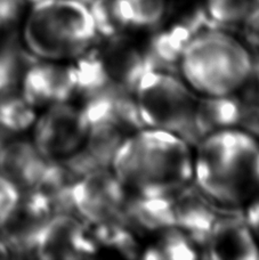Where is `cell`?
I'll list each match as a JSON object with an SVG mask.
<instances>
[{
    "mask_svg": "<svg viewBox=\"0 0 259 260\" xmlns=\"http://www.w3.org/2000/svg\"><path fill=\"white\" fill-rule=\"evenodd\" d=\"M110 168L131 195L169 197L193 180V150L174 133L142 128L120 145Z\"/></svg>",
    "mask_w": 259,
    "mask_h": 260,
    "instance_id": "obj_1",
    "label": "cell"
},
{
    "mask_svg": "<svg viewBox=\"0 0 259 260\" xmlns=\"http://www.w3.org/2000/svg\"><path fill=\"white\" fill-rule=\"evenodd\" d=\"M193 151L198 189L226 210L244 207L259 193V139L242 128L201 138Z\"/></svg>",
    "mask_w": 259,
    "mask_h": 260,
    "instance_id": "obj_2",
    "label": "cell"
},
{
    "mask_svg": "<svg viewBox=\"0 0 259 260\" xmlns=\"http://www.w3.org/2000/svg\"><path fill=\"white\" fill-rule=\"evenodd\" d=\"M21 44L37 59L72 62L95 44L89 6L81 0H36L21 24Z\"/></svg>",
    "mask_w": 259,
    "mask_h": 260,
    "instance_id": "obj_3",
    "label": "cell"
},
{
    "mask_svg": "<svg viewBox=\"0 0 259 260\" xmlns=\"http://www.w3.org/2000/svg\"><path fill=\"white\" fill-rule=\"evenodd\" d=\"M179 74L198 96L237 95L253 73L251 53L226 31L207 26L189 40Z\"/></svg>",
    "mask_w": 259,
    "mask_h": 260,
    "instance_id": "obj_4",
    "label": "cell"
},
{
    "mask_svg": "<svg viewBox=\"0 0 259 260\" xmlns=\"http://www.w3.org/2000/svg\"><path fill=\"white\" fill-rule=\"evenodd\" d=\"M133 95L145 128L174 133L196 144L193 117L199 96L182 78L150 69L142 74Z\"/></svg>",
    "mask_w": 259,
    "mask_h": 260,
    "instance_id": "obj_5",
    "label": "cell"
},
{
    "mask_svg": "<svg viewBox=\"0 0 259 260\" xmlns=\"http://www.w3.org/2000/svg\"><path fill=\"white\" fill-rule=\"evenodd\" d=\"M72 62L78 95L86 100L112 91L133 94L142 74L151 69L144 50L134 47L124 36L105 38V43L97 47L94 44Z\"/></svg>",
    "mask_w": 259,
    "mask_h": 260,
    "instance_id": "obj_6",
    "label": "cell"
},
{
    "mask_svg": "<svg viewBox=\"0 0 259 260\" xmlns=\"http://www.w3.org/2000/svg\"><path fill=\"white\" fill-rule=\"evenodd\" d=\"M88 123L84 150L102 168L110 167L120 145L143 124L133 94L104 92L86 100L82 106Z\"/></svg>",
    "mask_w": 259,
    "mask_h": 260,
    "instance_id": "obj_7",
    "label": "cell"
},
{
    "mask_svg": "<svg viewBox=\"0 0 259 260\" xmlns=\"http://www.w3.org/2000/svg\"><path fill=\"white\" fill-rule=\"evenodd\" d=\"M31 139L49 161H62L85 147L88 123L82 106L71 102L40 111L32 127Z\"/></svg>",
    "mask_w": 259,
    "mask_h": 260,
    "instance_id": "obj_8",
    "label": "cell"
},
{
    "mask_svg": "<svg viewBox=\"0 0 259 260\" xmlns=\"http://www.w3.org/2000/svg\"><path fill=\"white\" fill-rule=\"evenodd\" d=\"M129 193L110 167L91 170L72 188V211L88 225L120 220Z\"/></svg>",
    "mask_w": 259,
    "mask_h": 260,
    "instance_id": "obj_9",
    "label": "cell"
},
{
    "mask_svg": "<svg viewBox=\"0 0 259 260\" xmlns=\"http://www.w3.org/2000/svg\"><path fill=\"white\" fill-rule=\"evenodd\" d=\"M20 91L37 111L71 102L78 95V78L73 62L35 59L23 73Z\"/></svg>",
    "mask_w": 259,
    "mask_h": 260,
    "instance_id": "obj_10",
    "label": "cell"
},
{
    "mask_svg": "<svg viewBox=\"0 0 259 260\" xmlns=\"http://www.w3.org/2000/svg\"><path fill=\"white\" fill-rule=\"evenodd\" d=\"M99 252L89 225L73 213H55L41 231L35 256L45 260L90 258Z\"/></svg>",
    "mask_w": 259,
    "mask_h": 260,
    "instance_id": "obj_11",
    "label": "cell"
},
{
    "mask_svg": "<svg viewBox=\"0 0 259 260\" xmlns=\"http://www.w3.org/2000/svg\"><path fill=\"white\" fill-rule=\"evenodd\" d=\"M54 216L48 200L37 191L20 194L7 221L0 230L14 256L35 253L37 240L48 220Z\"/></svg>",
    "mask_w": 259,
    "mask_h": 260,
    "instance_id": "obj_12",
    "label": "cell"
},
{
    "mask_svg": "<svg viewBox=\"0 0 259 260\" xmlns=\"http://www.w3.org/2000/svg\"><path fill=\"white\" fill-rule=\"evenodd\" d=\"M49 160L41 154L31 138H6L0 147V175L20 193L35 191Z\"/></svg>",
    "mask_w": 259,
    "mask_h": 260,
    "instance_id": "obj_13",
    "label": "cell"
},
{
    "mask_svg": "<svg viewBox=\"0 0 259 260\" xmlns=\"http://www.w3.org/2000/svg\"><path fill=\"white\" fill-rule=\"evenodd\" d=\"M203 247L212 259L259 258V245L244 216L217 215Z\"/></svg>",
    "mask_w": 259,
    "mask_h": 260,
    "instance_id": "obj_14",
    "label": "cell"
},
{
    "mask_svg": "<svg viewBox=\"0 0 259 260\" xmlns=\"http://www.w3.org/2000/svg\"><path fill=\"white\" fill-rule=\"evenodd\" d=\"M200 191L193 192L189 185L174 194V227L203 247L217 217L214 208Z\"/></svg>",
    "mask_w": 259,
    "mask_h": 260,
    "instance_id": "obj_15",
    "label": "cell"
},
{
    "mask_svg": "<svg viewBox=\"0 0 259 260\" xmlns=\"http://www.w3.org/2000/svg\"><path fill=\"white\" fill-rule=\"evenodd\" d=\"M243 110L237 95L199 96L193 117L196 144L212 133L238 128L242 121Z\"/></svg>",
    "mask_w": 259,
    "mask_h": 260,
    "instance_id": "obj_16",
    "label": "cell"
},
{
    "mask_svg": "<svg viewBox=\"0 0 259 260\" xmlns=\"http://www.w3.org/2000/svg\"><path fill=\"white\" fill-rule=\"evenodd\" d=\"M39 111L26 102L20 90L0 94V134L6 138L30 133Z\"/></svg>",
    "mask_w": 259,
    "mask_h": 260,
    "instance_id": "obj_17",
    "label": "cell"
},
{
    "mask_svg": "<svg viewBox=\"0 0 259 260\" xmlns=\"http://www.w3.org/2000/svg\"><path fill=\"white\" fill-rule=\"evenodd\" d=\"M156 238L143 254L149 259H196L199 257L198 245L176 227L156 232Z\"/></svg>",
    "mask_w": 259,
    "mask_h": 260,
    "instance_id": "obj_18",
    "label": "cell"
},
{
    "mask_svg": "<svg viewBox=\"0 0 259 260\" xmlns=\"http://www.w3.org/2000/svg\"><path fill=\"white\" fill-rule=\"evenodd\" d=\"M35 59L22 44L16 46L12 38L5 40L0 45V94L20 90L23 73Z\"/></svg>",
    "mask_w": 259,
    "mask_h": 260,
    "instance_id": "obj_19",
    "label": "cell"
},
{
    "mask_svg": "<svg viewBox=\"0 0 259 260\" xmlns=\"http://www.w3.org/2000/svg\"><path fill=\"white\" fill-rule=\"evenodd\" d=\"M132 30L149 29L159 24L166 14L165 0H120Z\"/></svg>",
    "mask_w": 259,
    "mask_h": 260,
    "instance_id": "obj_20",
    "label": "cell"
},
{
    "mask_svg": "<svg viewBox=\"0 0 259 260\" xmlns=\"http://www.w3.org/2000/svg\"><path fill=\"white\" fill-rule=\"evenodd\" d=\"M253 0H207L206 14L219 24L243 22L250 13Z\"/></svg>",
    "mask_w": 259,
    "mask_h": 260,
    "instance_id": "obj_21",
    "label": "cell"
},
{
    "mask_svg": "<svg viewBox=\"0 0 259 260\" xmlns=\"http://www.w3.org/2000/svg\"><path fill=\"white\" fill-rule=\"evenodd\" d=\"M20 191L0 175V230L7 221L20 198Z\"/></svg>",
    "mask_w": 259,
    "mask_h": 260,
    "instance_id": "obj_22",
    "label": "cell"
},
{
    "mask_svg": "<svg viewBox=\"0 0 259 260\" xmlns=\"http://www.w3.org/2000/svg\"><path fill=\"white\" fill-rule=\"evenodd\" d=\"M244 219L259 245V195L244 206Z\"/></svg>",
    "mask_w": 259,
    "mask_h": 260,
    "instance_id": "obj_23",
    "label": "cell"
},
{
    "mask_svg": "<svg viewBox=\"0 0 259 260\" xmlns=\"http://www.w3.org/2000/svg\"><path fill=\"white\" fill-rule=\"evenodd\" d=\"M243 22L246 24L249 38L252 40L251 43L259 47V7L252 8Z\"/></svg>",
    "mask_w": 259,
    "mask_h": 260,
    "instance_id": "obj_24",
    "label": "cell"
},
{
    "mask_svg": "<svg viewBox=\"0 0 259 260\" xmlns=\"http://www.w3.org/2000/svg\"><path fill=\"white\" fill-rule=\"evenodd\" d=\"M12 257L13 254L11 249H9L6 241L3 239V236L0 235V259H7Z\"/></svg>",
    "mask_w": 259,
    "mask_h": 260,
    "instance_id": "obj_25",
    "label": "cell"
},
{
    "mask_svg": "<svg viewBox=\"0 0 259 260\" xmlns=\"http://www.w3.org/2000/svg\"><path fill=\"white\" fill-rule=\"evenodd\" d=\"M255 2H257V3H258V5H259V0H255Z\"/></svg>",
    "mask_w": 259,
    "mask_h": 260,
    "instance_id": "obj_26",
    "label": "cell"
}]
</instances>
